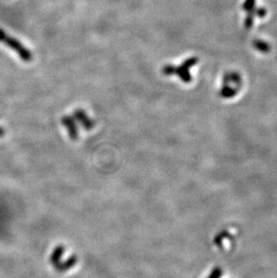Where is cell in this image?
I'll use <instances>...</instances> for the list:
<instances>
[{
  "mask_svg": "<svg viewBox=\"0 0 277 278\" xmlns=\"http://www.w3.org/2000/svg\"><path fill=\"white\" fill-rule=\"evenodd\" d=\"M0 42L5 43L9 46L12 50L17 53L19 57L25 61H31L32 59V54L27 50L18 40L7 35L3 30L0 29Z\"/></svg>",
  "mask_w": 277,
  "mask_h": 278,
  "instance_id": "cell-1",
  "label": "cell"
},
{
  "mask_svg": "<svg viewBox=\"0 0 277 278\" xmlns=\"http://www.w3.org/2000/svg\"><path fill=\"white\" fill-rule=\"evenodd\" d=\"M196 62H197L196 58L187 59L179 68L174 67V74L179 76L184 82H190L192 79L189 74V69L194 65L196 64Z\"/></svg>",
  "mask_w": 277,
  "mask_h": 278,
  "instance_id": "cell-2",
  "label": "cell"
},
{
  "mask_svg": "<svg viewBox=\"0 0 277 278\" xmlns=\"http://www.w3.org/2000/svg\"><path fill=\"white\" fill-rule=\"evenodd\" d=\"M74 116L79 122H80L83 127L85 129V130H90V129L93 128V126L95 125V123L91 120L90 118L88 117L86 115L83 110L81 109H79V110H76L74 112Z\"/></svg>",
  "mask_w": 277,
  "mask_h": 278,
  "instance_id": "cell-3",
  "label": "cell"
},
{
  "mask_svg": "<svg viewBox=\"0 0 277 278\" xmlns=\"http://www.w3.org/2000/svg\"><path fill=\"white\" fill-rule=\"evenodd\" d=\"M61 122L68 130L70 138L73 139H77L78 138V130H77V126L75 124L73 118L70 117V116H64L61 119Z\"/></svg>",
  "mask_w": 277,
  "mask_h": 278,
  "instance_id": "cell-4",
  "label": "cell"
},
{
  "mask_svg": "<svg viewBox=\"0 0 277 278\" xmlns=\"http://www.w3.org/2000/svg\"><path fill=\"white\" fill-rule=\"evenodd\" d=\"M162 72H163L164 75H174V66H172V65H166V66H165V67L163 68Z\"/></svg>",
  "mask_w": 277,
  "mask_h": 278,
  "instance_id": "cell-5",
  "label": "cell"
},
{
  "mask_svg": "<svg viewBox=\"0 0 277 278\" xmlns=\"http://www.w3.org/2000/svg\"><path fill=\"white\" fill-rule=\"evenodd\" d=\"M220 275H221V272H220L219 270H217V271H214V272L212 274V276L209 278H220Z\"/></svg>",
  "mask_w": 277,
  "mask_h": 278,
  "instance_id": "cell-6",
  "label": "cell"
}]
</instances>
